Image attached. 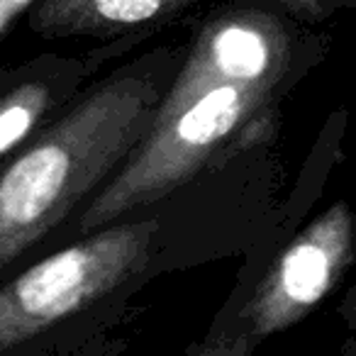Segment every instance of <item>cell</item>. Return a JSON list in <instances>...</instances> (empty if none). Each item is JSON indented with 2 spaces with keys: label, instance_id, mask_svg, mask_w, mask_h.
Returning a JSON list of instances; mask_svg holds the SVG:
<instances>
[{
  "label": "cell",
  "instance_id": "obj_1",
  "mask_svg": "<svg viewBox=\"0 0 356 356\" xmlns=\"http://www.w3.org/2000/svg\"><path fill=\"white\" fill-rule=\"evenodd\" d=\"M312 0L229 3L198 32L152 127L81 213L95 232L166 198L215 161L257 142L300 66V10Z\"/></svg>",
  "mask_w": 356,
  "mask_h": 356
},
{
  "label": "cell",
  "instance_id": "obj_2",
  "mask_svg": "<svg viewBox=\"0 0 356 356\" xmlns=\"http://www.w3.org/2000/svg\"><path fill=\"white\" fill-rule=\"evenodd\" d=\"M171 69L147 56L110 76L0 171V271L118 173L152 127Z\"/></svg>",
  "mask_w": 356,
  "mask_h": 356
},
{
  "label": "cell",
  "instance_id": "obj_3",
  "mask_svg": "<svg viewBox=\"0 0 356 356\" xmlns=\"http://www.w3.org/2000/svg\"><path fill=\"white\" fill-rule=\"evenodd\" d=\"M159 225L124 222L95 229L0 288V354L51 330L134 278L152 257Z\"/></svg>",
  "mask_w": 356,
  "mask_h": 356
},
{
  "label": "cell",
  "instance_id": "obj_4",
  "mask_svg": "<svg viewBox=\"0 0 356 356\" xmlns=\"http://www.w3.org/2000/svg\"><path fill=\"white\" fill-rule=\"evenodd\" d=\"M354 261L356 218L346 203H334L276 259L244 312L247 334L264 339L300 322Z\"/></svg>",
  "mask_w": 356,
  "mask_h": 356
},
{
  "label": "cell",
  "instance_id": "obj_5",
  "mask_svg": "<svg viewBox=\"0 0 356 356\" xmlns=\"http://www.w3.org/2000/svg\"><path fill=\"white\" fill-rule=\"evenodd\" d=\"M83 81V64L66 59L30 61L0 74V156L20 147L51 118Z\"/></svg>",
  "mask_w": 356,
  "mask_h": 356
},
{
  "label": "cell",
  "instance_id": "obj_6",
  "mask_svg": "<svg viewBox=\"0 0 356 356\" xmlns=\"http://www.w3.org/2000/svg\"><path fill=\"white\" fill-rule=\"evenodd\" d=\"M198 0H37L30 27L44 37H113L147 25H166Z\"/></svg>",
  "mask_w": 356,
  "mask_h": 356
},
{
  "label": "cell",
  "instance_id": "obj_7",
  "mask_svg": "<svg viewBox=\"0 0 356 356\" xmlns=\"http://www.w3.org/2000/svg\"><path fill=\"white\" fill-rule=\"evenodd\" d=\"M339 315H341V320L346 322V327H349V330L356 334V281L351 283V288L346 291L344 300H341ZM344 351H351V354H356V344L354 346H346Z\"/></svg>",
  "mask_w": 356,
  "mask_h": 356
},
{
  "label": "cell",
  "instance_id": "obj_8",
  "mask_svg": "<svg viewBox=\"0 0 356 356\" xmlns=\"http://www.w3.org/2000/svg\"><path fill=\"white\" fill-rule=\"evenodd\" d=\"M37 0H0V8L8 13V17H10L13 22H15V17L20 15V13L25 10H32V6H35Z\"/></svg>",
  "mask_w": 356,
  "mask_h": 356
},
{
  "label": "cell",
  "instance_id": "obj_9",
  "mask_svg": "<svg viewBox=\"0 0 356 356\" xmlns=\"http://www.w3.org/2000/svg\"><path fill=\"white\" fill-rule=\"evenodd\" d=\"M10 25H13V20L8 17V13L3 10V8H0V35H3V32H6Z\"/></svg>",
  "mask_w": 356,
  "mask_h": 356
}]
</instances>
